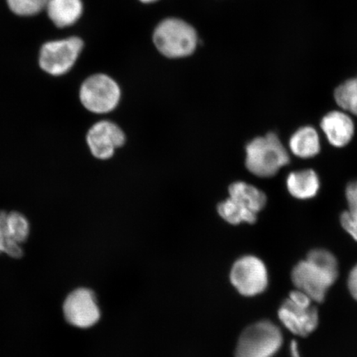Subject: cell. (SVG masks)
<instances>
[{"label":"cell","mask_w":357,"mask_h":357,"mask_svg":"<svg viewBox=\"0 0 357 357\" xmlns=\"http://www.w3.org/2000/svg\"><path fill=\"white\" fill-rule=\"evenodd\" d=\"M151 42L155 51L169 60L193 56L201 45L197 28L191 21L178 15H165L151 29Z\"/></svg>","instance_id":"cell-1"},{"label":"cell","mask_w":357,"mask_h":357,"mask_svg":"<svg viewBox=\"0 0 357 357\" xmlns=\"http://www.w3.org/2000/svg\"><path fill=\"white\" fill-rule=\"evenodd\" d=\"M291 278L297 289L307 294L312 301L323 302L338 278L337 259L327 250H312L305 261L294 267Z\"/></svg>","instance_id":"cell-2"},{"label":"cell","mask_w":357,"mask_h":357,"mask_svg":"<svg viewBox=\"0 0 357 357\" xmlns=\"http://www.w3.org/2000/svg\"><path fill=\"white\" fill-rule=\"evenodd\" d=\"M245 167L259 177L275 175L281 167L289 162L287 149L273 132L255 138L245 147Z\"/></svg>","instance_id":"cell-3"},{"label":"cell","mask_w":357,"mask_h":357,"mask_svg":"<svg viewBox=\"0 0 357 357\" xmlns=\"http://www.w3.org/2000/svg\"><path fill=\"white\" fill-rule=\"evenodd\" d=\"M86 47V41L79 35L51 40L39 52V66L52 77H61L74 68Z\"/></svg>","instance_id":"cell-4"},{"label":"cell","mask_w":357,"mask_h":357,"mask_svg":"<svg viewBox=\"0 0 357 357\" xmlns=\"http://www.w3.org/2000/svg\"><path fill=\"white\" fill-rule=\"evenodd\" d=\"M283 344L280 329L270 321L250 325L241 334L236 357H273Z\"/></svg>","instance_id":"cell-5"},{"label":"cell","mask_w":357,"mask_h":357,"mask_svg":"<svg viewBox=\"0 0 357 357\" xmlns=\"http://www.w3.org/2000/svg\"><path fill=\"white\" fill-rule=\"evenodd\" d=\"M121 93L114 79L105 73H96L84 80L79 89V100L91 113L108 114L117 108Z\"/></svg>","instance_id":"cell-6"},{"label":"cell","mask_w":357,"mask_h":357,"mask_svg":"<svg viewBox=\"0 0 357 357\" xmlns=\"http://www.w3.org/2000/svg\"><path fill=\"white\" fill-rule=\"evenodd\" d=\"M230 280L243 296H256L264 292L268 285L265 263L254 256L241 257L231 267Z\"/></svg>","instance_id":"cell-7"},{"label":"cell","mask_w":357,"mask_h":357,"mask_svg":"<svg viewBox=\"0 0 357 357\" xmlns=\"http://www.w3.org/2000/svg\"><path fill=\"white\" fill-rule=\"evenodd\" d=\"M63 312L67 322L80 328L92 327L100 318L95 294L86 288L75 289L67 296Z\"/></svg>","instance_id":"cell-8"},{"label":"cell","mask_w":357,"mask_h":357,"mask_svg":"<svg viewBox=\"0 0 357 357\" xmlns=\"http://www.w3.org/2000/svg\"><path fill=\"white\" fill-rule=\"evenodd\" d=\"M86 142L96 158L108 160L114 155L116 150L124 145L126 136L119 125L102 120L89 129Z\"/></svg>","instance_id":"cell-9"},{"label":"cell","mask_w":357,"mask_h":357,"mask_svg":"<svg viewBox=\"0 0 357 357\" xmlns=\"http://www.w3.org/2000/svg\"><path fill=\"white\" fill-rule=\"evenodd\" d=\"M278 316L289 332L301 337L307 336L319 325V312L314 307L297 305L288 298L280 306Z\"/></svg>","instance_id":"cell-10"},{"label":"cell","mask_w":357,"mask_h":357,"mask_svg":"<svg viewBox=\"0 0 357 357\" xmlns=\"http://www.w3.org/2000/svg\"><path fill=\"white\" fill-rule=\"evenodd\" d=\"M45 11L57 29H70L82 20L86 3L84 0H48Z\"/></svg>","instance_id":"cell-11"},{"label":"cell","mask_w":357,"mask_h":357,"mask_svg":"<svg viewBox=\"0 0 357 357\" xmlns=\"http://www.w3.org/2000/svg\"><path fill=\"white\" fill-rule=\"evenodd\" d=\"M321 128L333 146H347L354 135V123L351 119L340 111L330 112L321 122Z\"/></svg>","instance_id":"cell-12"},{"label":"cell","mask_w":357,"mask_h":357,"mask_svg":"<svg viewBox=\"0 0 357 357\" xmlns=\"http://www.w3.org/2000/svg\"><path fill=\"white\" fill-rule=\"evenodd\" d=\"M287 184L290 195L300 199L314 197L320 185L318 175L310 169L290 173Z\"/></svg>","instance_id":"cell-13"},{"label":"cell","mask_w":357,"mask_h":357,"mask_svg":"<svg viewBox=\"0 0 357 357\" xmlns=\"http://www.w3.org/2000/svg\"><path fill=\"white\" fill-rule=\"evenodd\" d=\"M229 192L230 198L254 213L257 214L265 207L266 196L255 186L238 181L229 186Z\"/></svg>","instance_id":"cell-14"},{"label":"cell","mask_w":357,"mask_h":357,"mask_svg":"<svg viewBox=\"0 0 357 357\" xmlns=\"http://www.w3.org/2000/svg\"><path fill=\"white\" fill-rule=\"evenodd\" d=\"M289 149L293 154L298 158L303 159L314 158L320 151L318 132L312 127L298 129L290 138Z\"/></svg>","instance_id":"cell-15"},{"label":"cell","mask_w":357,"mask_h":357,"mask_svg":"<svg viewBox=\"0 0 357 357\" xmlns=\"http://www.w3.org/2000/svg\"><path fill=\"white\" fill-rule=\"evenodd\" d=\"M218 212L223 220L233 225H238L243 222L254 223L257 218V214L248 211L230 197L218 204Z\"/></svg>","instance_id":"cell-16"},{"label":"cell","mask_w":357,"mask_h":357,"mask_svg":"<svg viewBox=\"0 0 357 357\" xmlns=\"http://www.w3.org/2000/svg\"><path fill=\"white\" fill-rule=\"evenodd\" d=\"M348 211L342 213L341 225L357 242V181L351 182L346 189Z\"/></svg>","instance_id":"cell-17"},{"label":"cell","mask_w":357,"mask_h":357,"mask_svg":"<svg viewBox=\"0 0 357 357\" xmlns=\"http://www.w3.org/2000/svg\"><path fill=\"white\" fill-rule=\"evenodd\" d=\"M334 98L342 109L357 116V77L341 84L335 91Z\"/></svg>","instance_id":"cell-18"},{"label":"cell","mask_w":357,"mask_h":357,"mask_svg":"<svg viewBox=\"0 0 357 357\" xmlns=\"http://www.w3.org/2000/svg\"><path fill=\"white\" fill-rule=\"evenodd\" d=\"M6 230L8 238L21 244L28 238L29 222L22 213L11 212L8 213Z\"/></svg>","instance_id":"cell-19"},{"label":"cell","mask_w":357,"mask_h":357,"mask_svg":"<svg viewBox=\"0 0 357 357\" xmlns=\"http://www.w3.org/2000/svg\"><path fill=\"white\" fill-rule=\"evenodd\" d=\"M8 8L15 15L30 17L45 11L48 0H6Z\"/></svg>","instance_id":"cell-20"},{"label":"cell","mask_w":357,"mask_h":357,"mask_svg":"<svg viewBox=\"0 0 357 357\" xmlns=\"http://www.w3.org/2000/svg\"><path fill=\"white\" fill-rule=\"evenodd\" d=\"M347 285L351 296L357 301V265L352 268L348 276Z\"/></svg>","instance_id":"cell-21"},{"label":"cell","mask_w":357,"mask_h":357,"mask_svg":"<svg viewBox=\"0 0 357 357\" xmlns=\"http://www.w3.org/2000/svg\"><path fill=\"white\" fill-rule=\"evenodd\" d=\"M6 227L7 220L0 221V253L4 252V250H6V245L8 243L15 242V241L8 238Z\"/></svg>","instance_id":"cell-22"},{"label":"cell","mask_w":357,"mask_h":357,"mask_svg":"<svg viewBox=\"0 0 357 357\" xmlns=\"http://www.w3.org/2000/svg\"><path fill=\"white\" fill-rule=\"evenodd\" d=\"M289 352L291 357H301L300 349H298V342L293 341L290 343Z\"/></svg>","instance_id":"cell-23"},{"label":"cell","mask_w":357,"mask_h":357,"mask_svg":"<svg viewBox=\"0 0 357 357\" xmlns=\"http://www.w3.org/2000/svg\"><path fill=\"white\" fill-rule=\"evenodd\" d=\"M137 3H139L140 6L144 7H151L155 6V4H158L160 2L165 1V0H135Z\"/></svg>","instance_id":"cell-24"}]
</instances>
